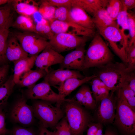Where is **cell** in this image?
<instances>
[{
    "label": "cell",
    "mask_w": 135,
    "mask_h": 135,
    "mask_svg": "<svg viewBox=\"0 0 135 135\" xmlns=\"http://www.w3.org/2000/svg\"><path fill=\"white\" fill-rule=\"evenodd\" d=\"M103 135H118L117 132L112 128H107Z\"/></svg>",
    "instance_id": "obj_47"
},
{
    "label": "cell",
    "mask_w": 135,
    "mask_h": 135,
    "mask_svg": "<svg viewBox=\"0 0 135 135\" xmlns=\"http://www.w3.org/2000/svg\"><path fill=\"white\" fill-rule=\"evenodd\" d=\"M40 3L38 13L49 22L54 20V14L56 8L48 4L46 0H41Z\"/></svg>",
    "instance_id": "obj_30"
},
{
    "label": "cell",
    "mask_w": 135,
    "mask_h": 135,
    "mask_svg": "<svg viewBox=\"0 0 135 135\" xmlns=\"http://www.w3.org/2000/svg\"><path fill=\"white\" fill-rule=\"evenodd\" d=\"M50 5L56 8H70L72 5V0H46Z\"/></svg>",
    "instance_id": "obj_38"
},
{
    "label": "cell",
    "mask_w": 135,
    "mask_h": 135,
    "mask_svg": "<svg viewBox=\"0 0 135 135\" xmlns=\"http://www.w3.org/2000/svg\"><path fill=\"white\" fill-rule=\"evenodd\" d=\"M118 89L128 105L135 111V93L129 87L128 82L125 83Z\"/></svg>",
    "instance_id": "obj_31"
},
{
    "label": "cell",
    "mask_w": 135,
    "mask_h": 135,
    "mask_svg": "<svg viewBox=\"0 0 135 135\" xmlns=\"http://www.w3.org/2000/svg\"><path fill=\"white\" fill-rule=\"evenodd\" d=\"M64 102V110L72 135H83L92 119L90 113L73 98Z\"/></svg>",
    "instance_id": "obj_3"
},
{
    "label": "cell",
    "mask_w": 135,
    "mask_h": 135,
    "mask_svg": "<svg viewBox=\"0 0 135 135\" xmlns=\"http://www.w3.org/2000/svg\"><path fill=\"white\" fill-rule=\"evenodd\" d=\"M114 57L107 44L99 33H96L86 51L85 69L104 65L112 62Z\"/></svg>",
    "instance_id": "obj_2"
},
{
    "label": "cell",
    "mask_w": 135,
    "mask_h": 135,
    "mask_svg": "<svg viewBox=\"0 0 135 135\" xmlns=\"http://www.w3.org/2000/svg\"><path fill=\"white\" fill-rule=\"evenodd\" d=\"M25 94L28 98L40 100L51 103L62 104L65 101L70 99L63 98L51 88L47 82L44 80L42 82L28 88L26 90Z\"/></svg>",
    "instance_id": "obj_9"
},
{
    "label": "cell",
    "mask_w": 135,
    "mask_h": 135,
    "mask_svg": "<svg viewBox=\"0 0 135 135\" xmlns=\"http://www.w3.org/2000/svg\"><path fill=\"white\" fill-rule=\"evenodd\" d=\"M85 77L79 71L59 68L49 70L44 80L47 82L50 86L55 87L60 86L68 78H75L82 79Z\"/></svg>",
    "instance_id": "obj_15"
},
{
    "label": "cell",
    "mask_w": 135,
    "mask_h": 135,
    "mask_svg": "<svg viewBox=\"0 0 135 135\" xmlns=\"http://www.w3.org/2000/svg\"><path fill=\"white\" fill-rule=\"evenodd\" d=\"M10 1V0H0V5L6 4Z\"/></svg>",
    "instance_id": "obj_49"
},
{
    "label": "cell",
    "mask_w": 135,
    "mask_h": 135,
    "mask_svg": "<svg viewBox=\"0 0 135 135\" xmlns=\"http://www.w3.org/2000/svg\"><path fill=\"white\" fill-rule=\"evenodd\" d=\"M110 91L104 83L99 86L97 93L94 98L97 104L102 100L108 96L110 94Z\"/></svg>",
    "instance_id": "obj_37"
},
{
    "label": "cell",
    "mask_w": 135,
    "mask_h": 135,
    "mask_svg": "<svg viewBox=\"0 0 135 135\" xmlns=\"http://www.w3.org/2000/svg\"><path fill=\"white\" fill-rule=\"evenodd\" d=\"M11 32L17 39L24 50L31 56L38 55L49 45L47 39L34 32Z\"/></svg>",
    "instance_id": "obj_7"
},
{
    "label": "cell",
    "mask_w": 135,
    "mask_h": 135,
    "mask_svg": "<svg viewBox=\"0 0 135 135\" xmlns=\"http://www.w3.org/2000/svg\"><path fill=\"white\" fill-rule=\"evenodd\" d=\"M69 15L77 24L96 31V29L92 19L83 9L75 5L68 8Z\"/></svg>",
    "instance_id": "obj_17"
},
{
    "label": "cell",
    "mask_w": 135,
    "mask_h": 135,
    "mask_svg": "<svg viewBox=\"0 0 135 135\" xmlns=\"http://www.w3.org/2000/svg\"><path fill=\"white\" fill-rule=\"evenodd\" d=\"M106 8L113 20L116 21L118 14L122 10L120 0H109Z\"/></svg>",
    "instance_id": "obj_32"
},
{
    "label": "cell",
    "mask_w": 135,
    "mask_h": 135,
    "mask_svg": "<svg viewBox=\"0 0 135 135\" xmlns=\"http://www.w3.org/2000/svg\"><path fill=\"white\" fill-rule=\"evenodd\" d=\"M6 54L8 60L13 62L14 64L28 56V54L24 50L17 39L10 32L7 38Z\"/></svg>",
    "instance_id": "obj_16"
},
{
    "label": "cell",
    "mask_w": 135,
    "mask_h": 135,
    "mask_svg": "<svg viewBox=\"0 0 135 135\" xmlns=\"http://www.w3.org/2000/svg\"><path fill=\"white\" fill-rule=\"evenodd\" d=\"M11 26L22 32H35V24L30 16L20 15L13 21Z\"/></svg>",
    "instance_id": "obj_25"
},
{
    "label": "cell",
    "mask_w": 135,
    "mask_h": 135,
    "mask_svg": "<svg viewBox=\"0 0 135 135\" xmlns=\"http://www.w3.org/2000/svg\"><path fill=\"white\" fill-rule=\"evenodd\" d=\"M39 135H54V132L48 130L47 128L40 123Z\"/></svg>",
    "instance_id": "obj_45"
},
{
    "label": "cell",
    "mask_w": 135,
    "mask_h": 135,
    "mask_svg": "<svg viewBox=\"0 0 135 135\" xmlns=\"http://www.w3.org/2000/svg\"><path fill=\"white\" fill-rule=\"evenodd\" d=\"M122 10L127 11L135 7V0H120Z\"/></svg>",
    "instance_id": "obj_44"
},
{
    "label": "cell",
    "mask_w": 135,
    "mask_h": 135,
    "mask_svg": "<svg viewBox=\"0 0 135 135\" xmlns=\"http://www.w3.org/2000/svg\"><path fill=\"white\" fill-rule=\"evenodd\" d=\"M47 72L44 70H30L26 73L17 84L22 87H31L41 78L45 77Z\"/></svg>",
    "instance_id": "obj_22"
},
{
    "label": "cell",
    "mask_w": 135,
    "mask_h": 135,
    "mask_svg": "<svg viewBox=\"0 0 135 135\" xmlns=\"http://www.w3.org/2000/svg\"><path fill=\"white\" fill-rule=\"evenodd\" d=\"M9 66L6 64L0 66V87L7 80Z\"/></svg>",
    "instance_id": "obj_39"
},
{
    "label": "cell",
    "mask_w": 135,
    "mask_h": 135,
    "mask_svg": "<svg viewBox=\"0 0 135 135\" xmlns=\"http://www.w3.org/2000/svg\"><path fill=\"white\" fill-rule=\"evenodd\" d=\"M15 84L13 75H12L0 87V108H2L6 103Z\"/></svg>",
    "instance_id": "obj_26"
},
{
    "label": "cell",
    "mask_w": 135,
    "mask_h": 135,
    "mask_svg": "<svg viewBox=\"0 0 135 135\" xmlns=\"http://www.w3.org/2000/svg\"><path fill=\"white\" fill-rule=\"evenodd\" d=\"M116 21L128 44L129 30L127 11L121 10L118 14Z\"/></svg>",
    "instance_id": "obj_29"
},
{
    "label": "cell",
    "mask_w": 135,
    "mask_h": 135,
    "mask_svg": "<svg viewBox=\"0 0 135 135\" xmlns=\"http://www.w3.org/2000/svg\"><path fill=\"white\" fill-rule=\"evenodd\" d=\"M85 46L78 47L67 54L64 57L62 62L59 64V68L80 71L86 70L84 66Z\"/></svg>",
    "instance_id": "obj_13"
},
{
    "label": "cell",
    "mask_w": 135,
    "mask_h": 135,
    "mask_svg": "<svg viewBox=\"0 0 135 135\" xmlns=\"http://www.w3.org/2000/svg\"><path fill=\"white\" fill-rule=\"evenodd\" d=\"M84 95L85 105L84 107L87 109L93 110L95 109L97 104L93 97L92 91L89 86L86 85H82Z\"/></svg>",
    "instance_id": "obj_33"
},
{
    "label": "cell",
    "mask_w": 135,
    "mask_h": 135,
    "mask_svg": "<svg viewBox=\"0 0 135 135\" xmlns=\"http://www.w3.org/2000/svg\"><path fill=\"white\" fill-rule=\"evenodd\" d=\"M10 116L14 122L24 125H31L34 121L32 106L27 104L23 96L16 102L11 110Z\"/></svg>",
    "instance_id": "obj_12"
},
{
    "label": "cell",
    "mask_w": 135,
    "mask_h": 135,
    "mask_svg": "<svg viewBox=\"0 0 135 135\" xmlns=\"http://www.w3.org/2000/svg\"><path fill=\"white\" fill-rule=\"evenodd\" d=\"M92 19L98 31L110 26L116 21L113 20L105 8L98 10L92 17Z\"/></svg>",
    "instance_id": "obj_23"
},
{
    "label": "cell",
    "mask_w": 135,
    "mask_h": 135,
    "mask_svg": "<svg viewBox=\"0 0 135 135\" xmlns=\"http://www.w3.org/2000/svg\"><path fill=\"white\" fill-rule=\"evenodd\" d=\"M35 33L47 40H50L54 34L49 21L42 16L35 24Z\"/></svg>",
    "instance_id": "obj_27"
},
{
    "label": "cell",
    "mask_w": 135,
    "mask_h": 135,
    "mask_svg": "<svg viewBox=\"0 0 135 135\" xmlns=\"http://www.w3.org/2000/svg\"><path fill=\"white\" fill-rule=\"evenodd\" d=\"M52 103L40 100L36 101L32 106L34 116L40 123L46 128L55 129L60 120L64 117V112L61 108V104L54 106Z\"/></svg>",
    "instance_id": "obj_5"
},
{
    "label": "cell",
    "mask_w": 135,
    "mask_h": 135,
    "mask_svg": "<svg viewBox=\"0 0 135 135\" xmlns=\"http://www.w3.org/2000/svg\"><path fill=\"white\" fill-rule=\"evenodd\" d=\"M130 89L135 93V74L134 71L132 74L128 82Z\"/></svg>",
    "instance_id": "obj_46"
},
{
    "label": "cell",
    "mask_w": 135,
    "mask_h": 135,
    "mask_svg": "<svg viewBox=\"0 0 135 135\" xmlns=\"http://www.w3.org/2000/svg\"><path fill=\"white\" fill-rule=\"evenodd\" d=\"M109 0H72V5L78 6L92 17L99 10L106 8Z\"/></svg>",
    "instance_id": "obj_21"
},
{
    "label": "cell",
    "mask_w": 135,
    "mask_h": 135,
    "mask_svg": "<svg viewBox=\"0 0 135 135\" xmlns=\"http://www.w3.org/2000/svg\"><path fill=\"white\" fill-rule=\"evenodd\" d=\"M102 124L100 123L90 122L88 124L86 135H96L98 130Z\"/></svg>",
    "instance_id": "obj_43"
},
{
    "label": "cell",
    "mask_w": 135,
    "mask_h": 135,
    "mask_svg": "<svg viewBox=\"0 0 135 135\" xmlns=\"http://www.w3.org/2000/svg\"><path fill=\"white\" fill-rule=\"evenodd\" d=\"M13 21L7 23L0 27V66L7 64L8 61L6 56L7 38L10 32L9 28Z\"/></svg>",
    "instance_id": "obj_24"
},
{
    "label": "cell",
    "mask_w": 135,
    "mask_h": 135,
    "mask_svg": "<svg viewBox=\"0 0 135 135\" xmlns=\"http://www.w3.org/2000/svg\"><path fill=\"white\" fill-rule=\"evenodd\" d=\"M12 135H36L32 130L21 127H16L14 128Z\"/></svg>",
    "instance_id": "obj_40"
},
{
    "label": "cell",
    "mask_w": 135,
    "mask_h": 135,
    "mask_svg": "<svg viewBox=\"0 0 135 135\" xmlns=\"http://www.w3.org/2000/svg\"><path fill=\"white\" fill-rule=\"evenodd\" d=\"M94 74L88 76L80 79L75 78H68L60 86L56 87L58 91V94L63 98L69 95L80 86L82 85L96 77Z\"/></svg>",
    "instance_id": "obj_18"
},
{
    "label": "cell",
    "mask_w": 135,
    "mask_h": 135,
    "mask_svg": "<svg viewBox=\"0 0 135 135\" xmlns=\"http://www.w3.org/2000/svg\"><path fill=\"white\" fill-rule=\"evenodd\" d=\"M97 68L98 70L95 74L112 93L128 82L131 74L134 71L130 70L123 62L113 61Z\"/></svg>",
    "instance_id": "obj_1"
},
{
    "label": "cell",
    "mask_w": 135,
    "mask_h": 135,
    "mask_svg": "<svg viewBox=\"0 0 135 135\" xmlns=\"http://www.w3.org/2000/svg\"><path fill=\"white\" fill-rule=\"evenodd\" d=\"M15 11L20 15L30 17L38 12L39 4L33 0H12Z\"/></svg>",
    "instance_id": "obj_20"
},
{
    "label": "cell",
    "mask_w": 135,
    "mask_h": 135,
    "mask_svg": "<svg viewBox=\"0 0 135 135\" xmlns=\"http://www.w3.org/2000/svg\"><path fill=\"white\" fill-rule=\"evenodd\" d=\"M12 1L10 0L4 5L0 7V27L13 21V15L15 11Z\"/></svg>",
    "instance_id": "obj_28"
},
{
    "label": "cell",
    "mask_w": 135,
    "mask_h": 135,
    "mask_svg": "<svg viewBox=\"0 0 135 135\" xmlns=\"http://www.w3.org/2000/svg\"><path fill=\"white\" fill-rule=\"evenodd\" d=\"M54 135H72L66 117H63L55 127Z\"/></svg>",
    "instance_id": "obj_35"
},
{
    "label": "cell",
    "mask_w": 135,
    "mask_h": 135,
    "mask_svg": "<svg viewBox=\"0 0 135 135\" xmlns=\"http://www.w3.org/2000/svg\"><path fill=\"white\" fill-rule=\"evenodd\" d=\"M50 26L54 34L66 33L88 38L93 37L96 31L77 24H73L57 20L49 22Z\"/></svg>",
    "instance_id": "obj_11"
},
{
    "label": "cell",
    "mask_w": 135,
    "mask_h": 135,
    "mask_svg": "<svg viewBox=\"0 0 135 135\" xmlns=\"http://www.w3.org/2000/svg\"><path fill=\"white\" fill-rule=\"evenodd\" d=\"M8 132L6 127L5 114L2 108H0V135H6Z\"/></svg>",
    "instance_id": "obj_41"
},
{
    "label": "cell",
    "mask_w": 135,
    "mask_h": 135,
    "mask_svg": "<svg viewBox=\"0 0 135 135\" xmlns=\"http://www.w3.org/2000/svg\"><path fill=\"white\" fill-rule=\"evenodd\" d=\"M129 30V42L128 46L135 43V15L130 10L127 11Z\"/></svg>",
    "instance_id": "obj_34"
},
{
    "label": "cell",
    "mask_w": 135,
    "mask_h": 135,
    "mask_svg": "<svg viewBox=\"0 0 135 135\" xmlns=\"http://www.w3.org/2000/svg\"><path fill=\"white\" fill-rule=\"evenodd\" d=\"M102 124L100 127L97 131L96 135H103Z\"/></svg>",
    "instance_id": "obj_48"
},
{
    "label": "cell",
    "mask_w": 135,
    "mask_h": 135,
    "mask_svg": "<svg viewBox=\"0 0 135 135\" xmlns=\"http://www.w3.org/2000/svg\"><path fill=\"white\" fill-rule=\"evenodd\" d=\"M114 94L110 93L108 96L98 102V105L96 116L97 122L106 124L114 122L116 102V98L113 96Z\"/></svg>",
    "instance_id": "obj_10"
},
{
    "label": "cell",
    "mask_w": 135,
    "mask_h": 135,
    "mask_svg": "<svg viewBox=\"0 0 135 135\" xmlns=\"http://www.w3.org/2000/svg\"><path fill=\"white\" fill-rule=\"evenodd\" d=\"M116 91L114 124L122 135H135V111L128 105L120 90Z\"/></svg>",
    "instance_id": "obj_4"
},
{
    "label": "cell",
    "mask_w": 135,
    "mask_h": 135,
    "mask_svg": "<svg viewBox=\"0 0 135 135\" xmlns=\"http://www.w3.org/2000/svg\"><path fill=\"white\" fill-rule=\"evenodd\" d=\"M38 55L31 56L20 60L14 64V82L17 84L23 76L31 70L35 65Z\"/></svg>",
    "instance_id": "obj_19"
},
{
    "label": "cell",
    "mask_w": 135,
    "mask_h": 135,
    "mask_svg": "<svg viewBox=\"0 0 135 135\" xmlns=\"http://www.w3.org/2000/svg\"><path fill=\"white\" fill-rule=\"evenodd\" d=\"M98 32L107 41L114 52L127 66L126 52L128 44L116 21Z\"/></svg>",
    "instance_id": "obj_6"
},
{
    "label": "cell",
    "mask_w": 135,
    "mask_h": 135,
    "mask_svg": "<svg viewBox=\"0 0 135 135\" xmlns=\"http://www.w3.org/2000/svg\"><path fill=\"white\" fill-rule=\"evenodd\" d=\"M73 99L78 104L82 106H84L85 102L84 95L82 86L77 92Z\"/></svg>",
    "instance_id": "obj_42"
},
{
    "label": "cell",
    "mask_w": 135,
    "mask_h": 135,
    "mask_svg": "<svg viewBox=\"0 0 135 135\" xmlns=\"http://www.w3.org/2000/svg\"><path fill=\"white\" fill-rule=\"evenodd\" d=\"M127 66L130 70L135 69V43L128 46L126 52Z\"/></svg>",
    "instance_id": "obj_36"
},
{
    "label": "cell",
    "mask_w": 135,
    "mask_h": 135,
    "mask_svg": "<svg viewBox=\"0 0 135 135\" xmlns=\"http://www.w3.org/2000/svg\"><path fill=\"white\" fill-rule=\"evenodd\" d=\"M88 38L66 33L54 34L48 42L50 46L59 53L86 45Z\"/></svg>",
    "instance_id": "obj_8"
},
{
    "label": "cell",
    "mask_w": 135,
    "mask_h": 135,
    "mask_svg": "<svg viewBox=\"0 0 135 135\" xmlns=\"http://www.w3.org/2000/svg\"><path fill=\"white\" fill-rule=\"evenodd\" d=\"M64 58L62 55L53 49L49 44L38 55L35 62L36 70H44L47 72L49 67L60 64Z\"/></svg>",
    "instance_id": "obj_14"
}]
</instances>
